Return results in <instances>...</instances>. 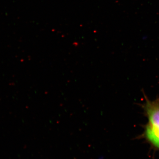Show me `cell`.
<instances>
[{"instance_id": "obj_1", "label": "cell", "mask_w": 159, "mask_h": 159, "mask_svg": "<svg viewBox=\"0 0 159 159\" xmlns=\"http://www.w3.org/2000/svg\"><path fill=\"white\" fill-rule=\"evenodd\" d=\"M143 108L148 119L144 135L149 143L159 148V98L152 101L146 98Z\"/></svg>"}]
</instances>
